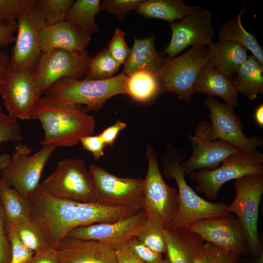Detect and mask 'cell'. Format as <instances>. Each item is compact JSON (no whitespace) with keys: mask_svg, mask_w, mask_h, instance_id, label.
<instances>
[{"mask_svg":"<svg viewBox=\"0 0 263 263\" xmlns=\"http://www.w3.org/2000/svg\"><path fill=\"white\" fill-rule=\"evenodd\" d=\"M32 119L38 120L43 129L41 145L56 148L77 144L82 137L92 135L95 125L82 106L58 104L45 95L38 101Z\"/></svg>","mask_w":263,"mask_h":263,"instance_id":"6da1fadb","label":"cell"},{"mask_svg":"<svg viewBox=\"0 0 263 263\" xmlns=\"http://www.w3.org/2000/svg\"><path fill=\"white\" fill-rule=\"evenodd\" d=\"M184 156L182 151L168 147L162 159L164 175L169 179H174L178 188V214L168 227L188 228L191 224L201 220L230 215L226 211L227 205L222 202L212 203L202 198L187 184L180 165Z\"/></svg>","mask_w":263,"mask_h":263,"instance_id":"7a4b0ae2","label":"cell"},{"mask_svg":"<svg viewBox=\"0 0 263 263\" xmlns=\"http://www.w3.org/2000/svg\"><path fill=\"white\" fill-rule=\"evenodd\" d=\"M127 78L122 72L100 80L64 78L50 87L45 95L58 104L85 105L87 111H97L109 98L126 94Z\"/></svg>","mask_w":263,"mask_h":263,"instance_id":"3957f363","label":"cell"},{"mask_svg":"<svg viewBox=\"0 0 263 263\" xmlns=\"http://www.w3.org/2000/svg\"><path fill=\"white\" fill-rule=\"evenodd\" d=\"M28 200L30 218L42 229L50 246L57 249L62 240L76 227L78 202L54 197L40 184Z\"/></svg>","mask_w":263,"mask_h":263,"instance_id":"277c9868","label":"cell"},{"mask_svg":"<svg viewBox=\"0 0 263 263\" xmlns=\"http://www.w3.org/2000/svg\"><path fill=\"white\" fill-rule=\"evenodd\" d=\"M56 149L43 146L31 155L29 147L18 144L12 156L3 154L0 156V182L28 199L39 185L42 171Z\"/></svg>","mask_w":263,"mask_h":263,"instance_id":"5b68a950","label":"cell"},{"mask_svg":"<svg viewBox=\"0 0 263 263\" xmlns=\"http://www.w3.org/2000/svg\"><path fill=\"white\" fill-rule=\"evenodd\" d=\"M208 48L196 45L179 56L166 57L154 74L160 92L175 94L177 97L190 102L200 73L208 62Z\"/></svg>","mask_w":263,"mask_h":263,"instance_id":"8992f818","label":"cell"},{"mask_svg":"<svg viewBox=\"0 0 263 263\" xmlns=\"http://www.w3.org/2000/svg\"><path fill=\"white\" fill-rule=\"evenodd\" d=\"M236 194L227 206L228 213L237 215L242 227L248 252L258 258L263 252L258 232L259 206L263 193V173H254L235 180Z\"/></svg>","mask_w":263,"mask_h":263,"instance_id":"52a82bcc","label":"cell"},{"mask_svg":"<svg viewBox=\"0 0 263 263\" xmlns=\"http://www.w3.org/2000/svg\"><path fill=\"white\" fill-rule=\"evenodd\" d=\"M40 185L50 195L81 203L97 202L95 190L84 160L68 158L59 161Z\"/></svg>","mask_w":263,"mask_h":263,"instance_id":"ba28073f","label":"cell"},{"mask_svg":"<svg viewBox=\"0 0 263 263\" xmlns=\"http://www.w3.org/2000/svg\"><path fill=\"white\" fill-rule=\"evenodd\" d=\"M146 148L148 168L144 179L143 209L147 217L156 220L167 228L178 214V193L176 188L169 186L164 180L153 147L147 144Z\"/></svg>","mask_w":263,"mask_h":263,"instance_id":"9c48e42d","label":"cell"},{"mask_svg":"<svg viewBox=\"0 0 263 263\" xmlns=\"http://www.w3.org/2000/svg\"><path fill=\"white\" fill-rule=\"evenodd\" d=\"M221 166L213 169L190 173V179L197 183L195 189L211 199H216L221 187L226 182L247 175L263 173V154L240 151L226 158Z\"/></svg>","mask_w":263,"mask_h":263,"instance_id":"30bf717a","label":"cell"},{"mask_svg":"<svg viewBox=\"0 0 263 263\" xmlns=\"http://www.w3.org/2000/svg\"><path fill=\"white\" fill-rule=\"evenodd\" d=\"M89 58L86 51L74 53L55 49L42 53L33 72L40 95L62 78L80 79L85 76Z\"/></svg>","mask_w":263,"mask_h":263,"instance_id":"8fae6325","label":"cell"},{"mask_svg":"<svg viewBox=\"0 0 263 263\" xmlns=\"http://www.w3.org/2000/svg\"><path fill=\"white\" fill-rule=\"evenodd\" d=\"M88 171L95 190L97 202L143 209V179L119 177L93 164Z\"/></svg>","mask_w":263,"mask_h":263,"instance_id":"7c38bea8","label":"cell"},{"mask_svg":"<svg viewBox=\"0 0 263 263\" xmlns=\"http://www.w3.org/2000/svg\"><path fill=\"white\" fill-rule=\"evenodd\" d=\"M35 5L21 12L17 19V35L9 64L11 67L33 72L42 54L40 38L46 26L42 15Z\"/></svg>","mask_w":263,"mask_h":263,"instance_id":"4fadbf2b","label":"cell"},{"mask_svg":"<svg viewBox=\"0 0 263 263\" xmlns=\"http://www.w3.org/2000/svg\"><path fill=\"white\" fill-rule=\"evenodd\" d=\"M205 104L210 111L211 140H221L231 144L241 151L253 153L263 144V139L255 135L247 137L243 132V126L233 106L207 97Z\"/></svg>","mask_w":263,"mask_h":263,"instance_id":"5bb4252c","label":"cell"},{"mask_svg":"<svg viewBox=\"0 0 263 263\" xmlns=\"http://www.w3.org/2000/svg\"><path fill=\"white\" fill-rule=\"evenodd\" d=\"M211 124L202 120L194 134H188L192 152L187 160L180 164L185 175L197 170L216 169L226 158L241 151L224 141L211 140Z\"/></svg>","mask_w":263,"mask_h":263,"instance_id":"9a60e30c","label":"cell"},{"mask_svg":"<svg viewBox=\"0 0 263 263\" xmlns=\"http://www.w3.org/2000/svg\"><path fill=\"white\" fill-rule=\"evenodd\" d=\"M8 114L16 119H31L41 97L33 72L9 67L0 94Z\"/></svg>","mask_w":263,"mask_h":263,"instance_id":"2e32d148","label":"cell"},{"mask_svg":"<svg viewBox=\"0 0 263 263\" xmlns=\"http://www.w3.org/2000/svg\"><path fill=\"white\" fill-rule=\"evenodd\" d=\"M212 16L209 10L200 6L179 21L169 24L172 36L164 54L173 57L189 46L210 45L215 33L211 24Z\"/></svg>","mask_w":263,"mask_h":263,"instance_id":"e0dca14e","label":"cell"},{"mask_svg":"<svg viewBox=\"0 0 263 263\" xmlns=\"http://www.w3.org/2000/svg\"><path fill=\"white\" fill-rule=\"evenodd\" d=\"M207 243L239 255L248 252L241 225L230 214L196 221L188 227Z\"/></svg>","mask_w":263,"mask_h":263,"instance_id":"ac0fdd59","label":"cell"},{"mask_svg":"<svg viewBox=\"0 0 263 263\" xmlns=\"http://www.w3.org/2000/svg\"><path fill=\"white\" fill-rule=\"evenodd\" d=\"M146 218V213L142 209L135 214L115 223L76 227L67 236L97 241L115 250L135 236Z\"/></svg>","mask_w":263,"mask_h":263,"instance_id":"d6986e66","label":"cell"},{"mask_svg":"<svg viewBox=\"0 0 263 263\" xmlns=\"http://www.w3.org/2000/svg\"><path fill=\"white\" fill-rule=\"evenodd\" d=\"M57 251L61 263H117L115 250L95 240L67 236Z\"/></svg>","mask_w":263,"mask_h":263,"instance_id":"ffe728a7","label":"cell"},{"mask_svg":"<svg viewBox=\"0 0 263 263\" xmlns=\"http://www.w3.org/2000/svg\"><path fill=\"white\" fill-rule=\"evenodd\" d=\"M91 38V33L64 21L44 28L40 36V47L42 53L55 49L83 53Z\"/></svg>","mask_w":263,"mask_h":263,"instance_id":"44dd1931","label":"cell"},{"mask_svg":"<svg viewBox=\"0 0 263 263\" xmlns=\"http://www.w3.org/2000/svg\"><path fill=\"white\" fill-rule=\"evenodd\" d=\"M166 255L169 263H194L204 241L188 228L167 227Z\"/></svg>","mask_w":263,"mask_h":263,"instance_id":"7402d4cb","label":"cell"},{"mask_svg":"<svg viewBox=\"0 0 263 263\" xmlns=\"http://www.w3.org/2000/svg\"><path fill=\"white\" fill-rule=\"evenodd\" d=\"M154 38V34L143 39L134 38L133 45L124 63V74L128 76L140 71L155 74L166 57L156 49Z\"/></svg>","mask_w":263,"mask_h":263,"instance_id":"603a6c76","label":"cell"},{"mask_svg":"<svg viewBox=\"0 0 263 263\" xmlns=\"http://www.w3.org/2000/svg\"><path fill=\"white\" fill-rule=\"evenodd\" d=\"M196 92L205 94L208 97H220L233 107L239 103L238 91L233 79L219 72L208 61L202 68L196 81L194 93Z\"/></svg>","mask_w":263,"mask_h":263,"instance_id":"cb8c5ba5","label":"cell"},{"mask_svg":"<svg viewBox=\"0 0 263 263\" xmlns=\"http://www.w3.org/2000/svg\"><path fill=\"white\" fill-rule=\"evenodd\" d=\"M208 62L219 72L232 78L248 56L247 50L230 41L219 40L209 45Z\"/></svg>","mask_w":263,"mask_h":263,"instance_id":"d4e9b609","label":"cell"},{"mask_svg":"<svg viewBox=\"0 0 263 263\" xmlns=\"http://www.w3.org/2000/svg\"><path fill=\"white\" fill-rule=\"evenodd\" d=\"M141 209L111 206L98 202L77 203L76 227L95 224L115 223L127 218Z\"/></svg>","mask_w":263,"mask_h":263,"instance_id":"484cf974","label":"cell"},{"mask_svg":"<svg viewBox=\"0 0 263 263\" xmlns=\"http://www.w3.org/2000/svg\"><path fill=\"white\" fill-rule=\"evenodd\" d=\"M199 7L186 5L181 0H143L135 10L145 18L162 19L171 23L192 13Z\"/></svg>","mask_w":263,"mask_h":263,"instance_id":"4316f807","label":"cell"},{"mask_svg":"<svg viewBox=\"0 0 263 263\" xmlns=\"http://www.w3.org/2000/svg\"><path fill=\"white\" fill-rule=\"evenodd\" d=\"M245 11L242 9L235 17L226 20L218 30L220 40L236 42L249 50L261 63L263 64V50L256 36L248 33L243 26L241 18Z\"/></svg>","mask_w":263,"mask_h":263,"instance_id":"83f0119b","label":"cell"},{"mask_svg":"<svg viewBox=\"0 0 263 263\" xmlns=\"http://www.w3.org/2000/svg\"><path fill=\"white\" fill-rule=\"evenodd\" d=\"M233 81L238 93L255 99L263 93V64L253 56H248Z\"/></svg>","mask_w":263,"mask_h":263,"instance_id":"f1b7e54d","label":"cell"},{"mask_svg":"<svg viewBox=\"0 0 263 263\" xmlns=\"http://www.w3.org/2000/svg\"><path fill=\"white\" fill-rule=\"evenodd\" d=\"M100 10L99 0H77L73 2L68 10L64 21L74 24L92 34L99 30L94 18Z\"/></svg>","mask_w":263,"mask_h":263,"instance_id":"f546056e","label":"cell"},{"mask_svg":"<svg viewBox=\"0 0 263 263\" xmlns=\"http://www.w3.org/2000/svg\"><path fill=\"white\" fill-rule=\"evenodd\" d=\"M0 202L4 212L6 229L21 217L30 218L29 200L14 188L1 182Z\"/></svg>","mask_w":263,"mask_h":263,"instance_id":"4dcf8cb0","label":"cell"},{"mask_svg":"<svg viewBox=\"0 0 263 263\" xmlns=\"http://www.w3.org/2000/svg\"><path fill=\"white\" fill-rule=\"evenodd\" d=\"M160 92L158 83L154 74L146 71H138L128 76L126 94L133 99L146 102Z\"/></svg>","mask_w":263,"mask_h":263,"instance_id":"1f68e13d","label":"cell"},{"mask_svg":"<svg viewBox=\"0 0 263 263\" xmlns=\"http://www.w3.org/2000/svg\"><path fill=\"white\" fill-rule=\"evenodd\" d=\"M11 226H14L21 243L35 253L51 247L42 229L30 217H21Z\"/></svg>","mask_w":263,"mask_h":263,"instance_id":"d6a6232c","label":"cell"},{"mask_svg":"<svg viewBox=\"0 0 263 263\" xmlns=\"http://www.w3.org/2000/svg\"><path fill=\"white\" fill-rule=\"evenodd\" d=\"M120 66L105 47L95 56H90L85 78L100 80L113 77Z\"/></svg>","mask_w":263,"mask_h":263,"instance_id":"836d02e7","label":"cell"},{"mask_svg":"<svg viewBox=\"0 0 263 263\" xmlns=\"http://www.w3.org/2000/svg\"><path fill=\"white\" fill-rule=\"evenodd\" d=\"M166 228L158 221L147 217L135 236L151 250L162 254L166 252Z\"/></svg>","mask_w":263,"mask_h":263,"instance_id":"e575fe53","label":"cell"},{"mask_svg":"<svg viewBox=\"0 0 263 263\" xmlns=\"http://www.w3.org/2000/svg\"><path fill=\"white\" fill-rule=\"evenodd\" d=\"M73 0H37L36 8L42 15L46 26H51L64 21Z\"/></svg>","mask_w":263,"mask_h":263,"instance_id":"d590c367","label":"cell"},{"mask_svg":"<svg viewBox=\"0 0 263 263\" xmlns=\"http://www.w3.org/2000/svg\"><path fill=\"white\" fill-rule=\"evenodd\" d=\"M239 255L207 242L197 254L194 263H239Z\"/></svg>","mask_w":263,"mask_h":263,"instance_id":"8d00e7d4","label":"cell"},{"mask_svg":"<svg viewBox=\"0 0 263 263\" xmlns=\"http://www.w3.org/2000/svg\"><path fill=\"white\" fill-rule=\"evenodd\" d=\"M37 0H0V23L10 24L17 21L23 11L34 6Z\"/></svg>","mask_w":263,"mask_h":263,"instance_id":"74e56055","label":"cell"},{"mask_svg":"<svg viewBox=\"0 0 263 263\" xmlns=\"http://www.w3.org/2000/svg\"><path fill=\"white\" fill-rule=\"evenodd\" d=\"M23 139L21 127L17 119L5 113L0 102V147L8 142H19Z\"/></svg>","mask_w":263,"mask_h":263,"instance_id":"f35d334b","label":"cell"},{"mask_svg":"<svg viewBox=\"0 0 263 263\" xmlns=\"http://www.w3.org/2000/svg\"><path fill=\"white\" fill-rule=\"evenodd\" d=\"M7 232L11 245V258L9 263H28L35 253L21 243L14 226L7 227Z\"/></svg>","mask_w":263,"mask_h":263,"instance_id":"ab89813d","label":"cell"},{"mask_svg":"<svg viewBox=\"0 0 263 263\" xmlns=\"http://www.w3.org/2000/svg\"><path fill=\"white\" fill-rule=\"evenodd\" d=\"M124 35L125 33L121 29H116L113 37L106 47L112 56L120 65L124 64L131 49L127 46Z\"/></svg>","mask_w":263,"mask_h":263,"instance_id":"60d3db41","label":"cell"},{"mask_svg":"<svg viewBox=\"0 0 263 263\" xmlns=\"http://www.w3.org/2000/svg\"><path fill=\"white\" fill-rule=\"evenodd\" d=\"M142 1V0H105L100 3V9L122 20L130 11L135 10Z\"/></svg>","mask_w":263,"mask_h":263,"instance_id":"b9f144b4","label":"cell"},{"mask_svg":"<svg viewBox=\"0 0 263 263\" xmlns=\"http://www.w3.org/2000/svg\"><path fill=\"white\" fill-rule=\"evenodd\" d=\"M126 245L133 254L146 263H160L163 259L162 254L151 250L136 236L130 239Z\"/></svg>","mask_w":263,"mask_h":263,"instance_id":"7bdbcfd3","label":"cell"},{"mask_svg":"<svg viewBox=\"0 0 263 263\" xmlns=\"http://www.w3.org/2000/svg\"><path fill=\"white\" fill-rule=\"evenodd\" d=\"M11 258V245L6 230L5 215L0 202V263H9Z\"/></svg>","mask_w":263,"mask_h":263,"instance_id":"ee69618b","label":"cell"},{"mask_svg":"<svg viewBox=\"0 0 263 263\" xmlns=\"http://www.w3.org/2000/svg\"><path fill=\"white\" fill-rule=\"evenodd\" d=\"M80 142L85 150L93 154L95 159H98L104 155V149L106 145L99 134L82 137Z\"/></svg>","mask_w":263,"mask_h":263,"instance_id":"f6af8a7d","label":"cell"},{"mask_svg":"<svg viewBox=\"0 0 263 263\" xmlns=\"http://www.w3.org/2000/svg\"><path fill=\"white\" fill-rule=\"evenodd\" d=\"M126 126L125 123L117 120L113 125L109 127L100 133L99 135L106 146L112 147L118 133Z\"/></svg>","mask_w":263,"mask_h":263,"instance_id":"bcb514c9","label":"cell"},{"mask_svg":"<svg viewBox=\"0 0 263 263\" xmlns=\"http://www.w3.org/2000/svg\"><path fill=\"white\" fill-rule=\"evenodd\" d=\"M28 263H61L57 249L49 247L35 253Z\"/></svg>","mask_w":263,"mask_h":263,"instance_id":"7dc6e473","label":"cell"},{"mask_svg":"<svg viewBox=\"0 0 263 263\" xmlns=\"http://www.w3.org/2000/svg\"><path fill=\"white\" fill-rule=\"evenodd\" d=\"M17 31V21L10 24L0 23V48H5L15 41V33Z\"/></svg>","mask_w":263,"mask_h":263,"instance_id":"c3c4849f","label":"cell"},{"mask_svg":"<svg viewBox=\"0 0 263 263\" xmlns=\"http://www.w3.org/2000/svg\"><path fill=\"white\" fill-rule=\"evenodd\" d=\"M117 263H146L133 254L125 244L115 250Z\"/></svg>","mask_w":263,"mask_h":263,"instance_id":"681fc988","label":"cell"},{"mask_svg":"<svg viewBox=\"0 0 263 263\" xmlns=\"http://www.w3.org/2000/svg\"><path fill=\"white\" fill-rule=\"evenodd\" d=\"M10 56L0 48V94L10 64Z\"/></svg>","mask_w":263,"mask_h":263,"instance_id":"f907efd6","label":"cell"},{"mask_svg":"<svg viewBox=\"0 0 263 263\" xmlns=\"http://www.w3.org/2000/svg\"><path fill=\"white\" fill-rule=\"evenodd\" d=\"M254 118L256 123L260 126H263V105L261 104L256 109Z\"/></svg>","mask_w":263,"mask_h":263,"instance_id":"816d5d0a","label":"cell"},{"mask_svg":"<svg viewBox=\"0 0 263 263\" xmlns=\"http://www.w3.org/2000/svg\"><path fill=\"white\" fill-rule=\"evenodd\" d=\"M160 263H169L167 257L166 256L165 258H163V260L161 261Z\"/></svg>","mask_w":263,"mask_h":263,"instance_id":"f5cc1de1","label":"cell"}]
</instances>
